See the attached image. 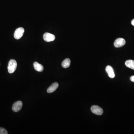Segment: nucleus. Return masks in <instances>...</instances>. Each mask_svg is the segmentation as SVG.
Instances as JSON below:
<instances>
[{
	"label": "nucleus",
	"mask_w": 134,
	"mask_h": 134,
	"mask_svg": "<svg viewBox=\"0 0 134 134\" xmlns=\"http://www.w3.org/2000/svg\"><path fill=\"white\" fill-rule=\"evenodd\" d=\"M17 63L16 61L14 59H11L9 61L7 67L8 72L12 73L15 72L17 68Z\"/></svg>",
	"instance_id": "nucleus-1"
},
{
	"label": "nucleus",
	"mask_w": 134,
	"mask_h": 134,
	"mask_svg": "<svg viewBox=\"0 0 134 134\" xmlns=\"http://www.w3.org/2000/svg\"><path fill=\"white\" fill-rule=\"evenodd\" d=\"M24 29L22 27H20L16 29L14 34V37L16 40L20 39L24 33Z\"/></svg>",
	"instance_id": "nucleus-2"
},
{
	"label": "nucleus",
	"mask_w": 134,
	"mask_h": 134,
	"mask_svg": "<svg viewBox=\"0 0 134 134\" xmlns=\"http://www.w3.org/2000/svg\"><path fill=\"white\" fill-rule=\"evenodd\" d=\"M91 111L93 114L97 115H101L103 113V110L99 106H91Z\"/></svg>",
	"instance_id": "nucleus-3"
},
{
	"label": "nucleus",
	"mask_w": 134,
	"mask_h": 134,
	"mask_svg": "<svg viewBox=\"0 0 134 134\" xmlns=\"http://www.w3.org/2000/svg\"><path fill=\"white\" fill-rule=\"evenodd\" d=\"M23 104L21 101H18L15 102L12 106V110L15 112H18L21 110Z\"/></svg>",
	"instance_id": "nucleus-4"
},
{
	"label": "nucleus",
	"mask_w": 134,
	"mask_h": 134,
	"mask_svg": "<svg viewBox=\"0 0 134 134\" xmlns=\"http://www.w3.org/2000/svg\"><path fill=\"white\" fill-rule=\"evenodd\" d=\"M43 37L44 40L47 42L54 41L55 39V35L48 33H46L44 34Z\"/></svg>",
	"instance_id": "nucleus-5"
},
{
	"label": "nucleus",
	"mask_w": 134,
	"mask_h": 134,
	"mask_svg": "<svg viewBox=\"0 0 134 134\" xmlns=\"http://www.w3.org/2000/svg\"><path fill=\"white\" fill-rule=\"evenodd\" d=\"M126 44V41L124 38H118L115 40L114 42V46L116 48H119L123 46Z\"/></svg>",
	"instance_id": "nucleus-6"
},
{
	"label": "nucleus",
	"mask_w": 134,
	"mask_h": 134,
	"mask_svg": "<svg viewBox=\"0 0 134 134\" xmlns=\"http://www.w3.org/2000/svg\"><path fill=\"white\" fill-rule=\"evenodd\" d=\"M106 71L108 74L109 77L113 78L115 77L114 72L112 67L110 66H107L106 69Z\"/></svg>",
	"instance_id": "nucleus-7"
},
{
	"label": "nucleus",
	"mask_w": 134,
	"mask_h": 134,
	"mask_svg": "<svg viewBox=\"0 0 134 134\" xmlns=\"http://www.w3.org/2000/svg\"><path fill=\"white\" fill-rule=\"evenodd\" d=\"M59 84L57 82L53 83L47 89V92L48 93H51L55 92L59 87Z\"/></svg>",
	"instance_id": "nucleus-8"
},
{
	"label": "nucleus",
	"mask_w": 134,
	"mask_h": 134,
	"mask_svg": "<svg viewBox=\"0 0 134 134\" xmlns=\"http://www.w3.org/2000/svg\"><path fill=\"white\" fill-rule=\"evenodd\" d=\"M34 69L39 72H42L44 70V68L42 65L38 63L37 62H35L33 64Z\"/></svg>",
	"instance_id": "nucleus-9"
},
{
	"label": "nucleus",
	"mask_w": 134,
	"mask_h": 134,
	"mask_svg": "<svg viewBox=\"0 0 134 134\" xmlns=\"http://www.w3.org/2000/svg\"><path fill=\"white\" fill-rule=\"evenodd\" d=\"M71 61L70 59L67 58L63 61L62 63V66L64 68H67L70 66Z\"/></svg>",
	"instance_id": "nucleus-10"
},
{
	"label": "nucleus",
	"mask_w": 134,
	"mask_h": 134,
	"mask_svg": "<svg viewBox=\"0 0 134 134\" xmlns=\"http://www.w3.org/2000/svg\"><path fill=\"white\" fill-rule=\"evenodd\" d=\"M125 65L127 67L134 70V60H129L125 62Z\"/></svg>",
	"instance_id": "nucleus-11"
},
{
	"label": "nucleus",
	"mask_w": 134,
	"mask_h": 134,
	"mask_svg": "<svg viewBox=\"0 0 134 134\" xmlns=\"http://www.w3.org/2000/svg\"><path fill=\"white\" fill-rule=\"evenodd\" d=\"M7 131L3 128L0 127V134H7Z\"/></svg>",
	"instance_id": "nucleus-12"
},
{
	"label": "nucleus",
	"mask_w": 134,
	"mask_h": 134,
	"mask_svg": "<svg viewBox=\"0 0 134 134\" xmlns=\"http://www.w3.org/2000/svg\"><path fill=\"white\" fill-rule=\"evenodd\" d=\"M130 80H131V81L134 82V76H132V77H130Z\"/></svg>",
	"instance_id": "nucleus-13"
},
{
	"label": "nucleus",
	"mask_w": 134,
	"mask_h": 134,
	"mask_svg": "<svg viewBox=\"0 0 134 134\" xmlns=\"http://www.w3.org/2000/svg\"><path fill=\"white\" fill-rule=\"evenodd\" d=\"M131 23H132V25L133 26H134V19H133V20H132V22H131Z\"/></svg>",
	"instance_id": "nucleus-14"
}]
</instances>
